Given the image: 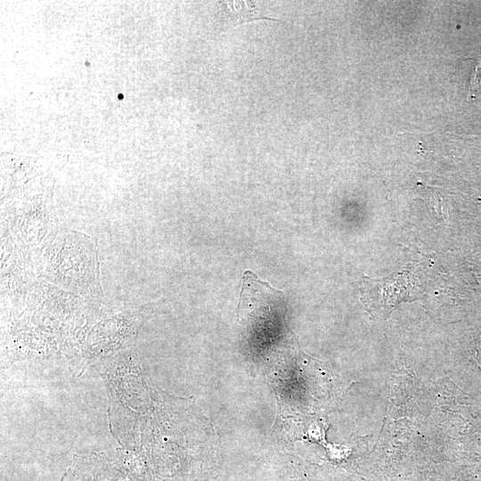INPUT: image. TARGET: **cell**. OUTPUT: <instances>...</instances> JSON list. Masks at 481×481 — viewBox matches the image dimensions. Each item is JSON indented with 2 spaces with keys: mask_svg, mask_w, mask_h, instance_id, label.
Returning <instances> with one entry per match:
<instances>
[{
  "mask_svg": "<svg viewBox=\"0 0 481 481\" xmlns=\"http://www.w3.org/2000/svg\"><path fill=\"white\" fill-rule=\"evenodd\" d=\"M216 4L217 24L223 29L233 28L241 23L260 20H278V19L262 14L255 2L218 1Z\"/></svg>",
  "mask_w": 481,
  "mask_h": 481,
  "instance_id": "obj_3",
  "label": "cell"
},
{
  "mask_svg": "<svg viewBox=\"0 0 481 481\" xmlns=\"http://www.w3.org/2000/svg\"><path fill=\"white\" fill-rule=\"evenodd\" d=\"M469 82V91L473 96L478 86L481 85V58L479 59L475 70L471 73Z\"/></svg>",
  "mask_w": 481,
  "mask_h": 481,
  "instance_id": "obj_4",
  "label": "cell"
},
{
  "mask_svg": "<svg viewBox=\"0 0 481 481\" xmlns=\"http://www.w3.org/2000/svg\"><path fill=\"white\" fill-rule=\"evenodd\" d=\"M412 287L413 288V284L406 273L383 281L365 278L362 288V300L371 313L384 316L395 305L411 296Z\"/></svg>",
  "mask_w": 481,
  "mask_h": 481,
  "instance_id": "obj_2",
  "label": "cell"
},
{
  "mask_svg": "<svg viewBox=\"0 0 481 481\" xmlns=\"http://www.w3.org/2000/svg\"><path fill=\"white\" fill-rule=\"evenodd\" d=\"M283 293L245 271L238 318L247 352L254 360L276 362L295 352V336L288 325Z\"/></svg>",
  "mask_w": 481,
  "mask_h": 481,
  "instance_id": "obj_1",
  "label": "cell"
},
{
  "mask_svg": "<svg viewBox=\"0 0 481 481\" xmlns=\"http://www.w3.org/2000/svg\"><path fill=\"white\" fill-rule=\"evenodd\" d=\"M282 388V387H276V389ZM284 389H288V387H283Z\"/></svg>",
  "mask_w": 481,
  "mask_h": 481,
  "instance_id": "obj_5",
  "label": "cell"
}]
</instances>
